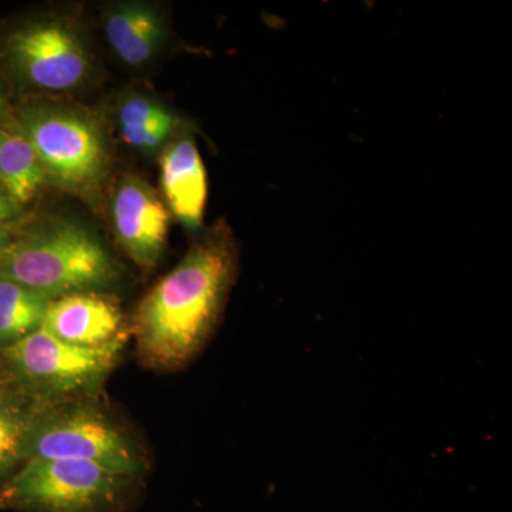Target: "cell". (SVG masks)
Masks as SVG:
<instances>
[{
  "mask_svg": "<svg viewBox=\"0 0 512 512\" xmlns=\"http://www.w3.org/2000/svg\"><path fill=\"white\" fill-rule=\"evenodd\" d=\"M237 262L231 231L218 224L150 289L134 318L144 360L174 369L200 352L220 319Z\"/></svg>",
  "mask_w": 512,
  "mask_h": 512,
  "instance_id": "cell-1",
  "label": "cell"
},
{
  "mask_svg": "<svg viewBox=\"0 0 512 512\" xmlns=\"http://www.w3.org/2000/svg\"><path fill=\"white\" fill-rule=\"evenodd\" d=\"M0 276L56 299L107 288L119 278V265L92 228L53 217L13 234Z\"/></svg>",
  "mask_w": 512,
  "mask_h": 512,
  "instance_id": "cell-2",
  "label": "cell"
},
{
  "mask_svg": "<svg viewBox=\"0 0 512 512\" xmlns=\"http://www.w3.org/2000/svg\"><path fill=\"white\" fill-rule=\"evenodd\" d=\"M12 120L35 150L47 184L80 198L100 191L110 173L111 144L96 110L46 97L20 104Z\"/></svg>",
  "mask_w": 512,
  "mask_h": 512,
  "instance_id": "cell-3",
  "label": "cell"
},
{
  "mask_svg": "<svg viewBox=\"0 0 512 512\" xmlns=\"http://www.w3.org/2000/svg\"><path fill=\"white\" fill-rule=\"evenodd\" d=\"M3 57L23 86L46 94L80 89L93 72L86 36L63 16H43L13 30Z\"/></svg>",
  "mask_w": 512,
  "mask_h": 512,
  "instance_id": "cell-4",
  "label": "cell"
},
{
  "mask_svg": "<svg viewBox=\"0 0 512 512\" xmlns=\"http://www.w3.org/2000/svg\"><path fill=\"white\" fill-rule=\"evenodd\" d=\"M127 478L87 461L30 458L0 491V508L25 512H99L119 500Z\"/></svg>",
  "mask_w": 512,
  "mask_h": 512,
  "instance_id": "cell-5",
  "label": "cell"
},
{
  "mask_svg": "<svg viewBox=\"0 0 512 512\" xmlns=\"http://www.w3.org/2000/svg\"><path fill=\"white\" fill-rule=\"evenodd\" d=\"M123 349V339L77 346L37 329L2 349L12 372L37 392L64 394L90 389L103 380Z\"/></svg>",
  "mask_w": 512,
  "mask_h": 512,
  "instance_id": "cell-6",
  "label": "cell"
},
{
  "mask_svg": "<svg viewBox=\"0 0 512 512\" xmlns=\"http://www.w3.org/2000/svg\"><path fill=\"white\" fill-rule=\"evenodd\" d=\"M87 461L123 474L140 473L136 448L114 424L94 410L73 409L35 417L25 460Z\"/></svg>",
  "mask_w": 512,
  "mask_h": 512,
  "instance_id": "cell-7",
  "label": "cell"
},
{
  "mask_svg": "<svg viewBox=\"0 0 512 512\" xmlns=\"http://www.w3.org/2000/svg\"><path fill=\"white\" fill-rule=\"evenodd\" d=\"M111 224L131 261L153 269L167 248L171 212L158 192L136 175L121 178L111 195Z\"/></svg>",
  "mask_w": 512,
  "mask_h": 512,
  "instance_id": "cell-8",
  "label": "cell"
},
{
  "mask_svg": "<svg viewBox=\"0 0 512 512\" xmlns=\"http://www.w3.org/2000/svg\"><path fill=\"white\" fill-rule=\"evenodd\" d=\"M160 183L171 214L188 229L200 228L208 197L207 171L188 134L174 136L161 150Z\"/></svg>",
  "mask_w": 512,
  "mask_h": 512,
  "instance_id": "cell-9",
  "label": "cell"
},
{
  "mask_svg": "<svg viewBox=\"0 0 512 512\" xmlns=\"http://www.w3.org/2000/svg\"><path fill=\"white\" fill-rule=\"evenodd\" d=\"M101 28L117 59L134 69L156 60L168 36L163 10L147 2L114 3L101 15Z\"/></svg>",
  "mask_w": 512,
  "mask_h": 512,
  "instance_id": "cell-10",
  "label": "cell"
},
{
  "mask_svg": "<svg viewBox=\"0 0 512 512\" xmlns=\"http://www.w3.org/2000/svg\"><path fill=\"white\" fill-rule=\"evenodd\" d=\"M123 316L119 306L96 292L72 293L50 302L42 329L77 346H100L116 339Z\"/></svg>",
  "mask_w": 512,
  "mask_h": 512,
  "instance_id": "cell-11",
  "label": "cell"
},
{
  "mask_svg": "<svg viewBox=\"0 0 512 512\" xmlns=\"http://www.w3.org/2000/svg\"><path fill=\"white\" fill-rule=\"evenodd\" d=\"M117 124L128 147L140 153L156 154L175 136L180 119L156 97L128 92L119 101Z\"/></svg>",
  "mask_w": 512,
  "mask_h": 512,
  "instance_id": "cell-12",
  "label": "cell"
},
{
  "mask_svg": "<svg viewBox=\"0 0 512 512\" xmlns=\"http://www.w3.org/2000/svg\"><path fill=\"white\" fill-rule=\"evenodd\" d=\"M47 184L35 150L15 128L0 127V185L20 207Z\"/></svg>",
  "mask_w": 512,
  "mask_h": 512,
  "instance_id": "cell-13",
  "label": "cell"
},
{
  "mask_svg": "<svg viewBox=\"0 0 512 512\" xmlns=\"http://www.w3.org/2000/svg\"><path fill=\"white\" fill-rule=\"evenodd\" d=\"M53 299L0 276V349L42 328Z\"/></svg>",
  "mask_w": 512,
  "mask_h": 512,
  "instance_id": "cell-14",
  "label": "cell"
},
{
  "mask_svg": "<svg viewBox=\"0 0 512 512\" xmlns=\"http://www.w3.org/2000/svg\"><path fill=\"white\" fill-rule=\"evenodd\" d=\"M36 416L0 397V477L25 460L26 443Z\"/></svg>",
  "mask_w": 512,
  "mask_h": 512,
  "instance_id": "cell-15",
  "label": "cell"
},
{
  "mask_svg": "<svg viewBox=\"0 0 512 512\" xmlns=\"http://www.w3.org/2000/svg\"><path fill=\"white\" fill-rule=\"evenodd\" d=\"M20 205L13 200L12 197L5 191V188L0 185V225H5V222L13 220L20 214Z\"/></svg>",
  "mask_w": 512,
  "mask_h": 512,
  "instance_id": "cell-16",
  "label": "cell"
},
{
  "mask_svg": "<svg viewBox=\"0 0 512 512\" xmlns=\"http://www.w3.org/2000/svg\"><path fill=\"white\" fill-rule=\"evenodd\" d=\"M12 237V229L6 227V225H0V256H2L3 251L8 247L9 241Z\"/></svg>",
  "mask_w": 512,
  "mask_h": 512,
  "instance_id": "cell-17",
  "label": "cell"
},
{
  "mask_svg": "<svg viewBox=\"0 0 512 512\" xmlns=\"http://www.w3.org/2000/svg\"><path fill=\"white\" fill-rule=\"evenodd\" d=\"M6 110V100L5 97H3L2 92H0V117H2V114L5 113Z\"/></svg>",
  "mask_w": 512,
  "mask_h": 512,
  "instance_id": "cell-18",
  "label": "cell"
},
{
  "mask_svg": "<svg viewBox=\"0 0 512 512\" xmlns=\"http://www.w3.org/2000/svg\"><path fill=\"white\" fill-rule=\"evenodd\" d=\"M0 397H2V383H0Z\"/></svg>",
  "mask_w": 512,
  "mask_h": 512,
  "instance_id": "cell-19",
  "label": "cell"
}]
</instances>
